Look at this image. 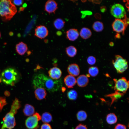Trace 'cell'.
I'll use <instances>...</instances> for the list:
<instances>
[{
    "instance_id": "obj_5",
    "label": "cell",
    "mask_w": 129,
    "mask_h": 129,
    "mask_svg": "<svg viewBox=\"0 0 129 129\" xmlns=\"http://www.w3.org/2000/svg\"><path fill=\"white\" fill-rule=\"evenodd\" d=\"M16 113L11 110L3 119V124L1 129H12L16 125L14 115Z\"/></svg>"
},
{
    "instance_id": "obj_20",
    "label": "cell",
    "mask_w": 129,
    "mask_h": 129,
    "mask_svg": "<svg viewBox=\"0 0 129 129\" xmlns=\"http://www.w3.org/2000/svg\"><path fill=\"white\" fill-rule=\"evenodd\" d=\"M80 34L82 38L86 39L90 37L92 33L89 29L86 27H83L81 29Z\"/></svg>"
},
{
    "instance_id": "obj_35",
    "label": "cell",
    "mask_w": 129,
    "mask_h": 129,
    "mask_svg": "<svg viewBox=\"0 0 129 129\" xmlns=\"http://www.w3.org/2000/svg\"><path fill=\"white\" fill-rule=\"evenodd\" d=\"M81 12L85 16L86 15H90L92 14V13L91 12L88 11H82Z\"/></svg>"
},
{
    "instance_id": "obj_6",
    "label": "cell",
    "mask_w": 129,
    "mask_h": 129,
    "mask_svg": "<svg viewBox=\"0 0 129 129\" xmlns=\"http://www.w3.org/2000/svg\"><path fill=\"white\" fill-rule=\"evenodd\" d=\"M123 20L116 19L112 24V27L114 31L117 32H122L123 34L129 23V19L126 15Z\"/></svg>"
},
{
    "instance_id": "obj_33",
    "label": "cell",
    "mask_w": 129,
    "mask_h": 129,
    "mask_svg": "<svg viewBox=\"0 0 129 129\" xmlns=\"http://www.w3.org/2000/svg\"><path fill=\"white\" fill-rule=\"evenodd\" d=\"M75 129H87V128L86 125L80 124L76 127Z\"/></svg>"
},
{
    "instance_id": "obj_31",
    "label": "cell",
    "mask_w": 129,
    "mask_h": 129,
    "mask_svg": "<svg viewBox=\"0 0 129 129\" xmlns=\"http://www.w3.org/2000/svg\"><path fill=\"white\" fill-rule=\"evenodd\" d=\"M40 129H52L50 125L48 123H44L41 126Z\"/></svg>"
},
{
    "instance_id": "obj_41",
    "label": "cell",
    "mask_w": 129,
    "mask_h": 129,
    "mask_svg": "<svg viewBox=\"0 0 129 129\" xmlns=\"http://www.w3.org/2000/svg\"><path fill=\"white\" fill-rule=\"evenodd\" d=\"M24 10V8L23 7H22L20 8V11H22Z\"/></svg>"
},
{
    "instance_id": "obj_7",
    "label": "cell",
    "mask_w": 129,
    "mask_h": 129,
    "mask_svg": "<svg viewBox=\"0 0 129 129\" xmlns=\"http://www.w3.org/2000/svg\"><path fill=\"white\" fill-rule=\"evenodd\" d=\"M115 83L114 89L116 91L125 93L129 88V81L125 77H123L117 80L114 79Z\"/></svg>"
},
{
    "instance_id": "obj_23",
    "label": "cell",
    "mask_w": 129,
    "mask_h": 129,
    "mask_svg": "<svg viewBox=\"0 0 129 129\" xmlns=\"http://www.w3.org/2000/svg\"><path fill=\"white\" fill-rule=\"evenodd\" d=\"M41 117L42 122L44 123L50 122L52 120V117L51 114L48 112L43 113Z\"/></svg>"
},
{
    "instance_id": "obj_17",
    "label": "cell",
    "mask_w": 129,
    "mask_h": 129,
    "mask_svg": "<svg viewBox=\"0 0 129 129\" xmlns=\"http://www.w3.org/2000/svg\"><path fill=\"white\" fill-rule=\"evenodd\" d=\"M77 85L81 87H84L87 85L89 82V79L86 75H82L79 76L76 80Z\"/></svg>"
},
{
    "instance_id": "obj_22",
    "label": "cell",
    "mask_w": 129,
    "mask_h": 129,
    "mask_svg": "<svg viewBox=\"0 0 129 129\" xmlns=\"http://www.w3.org/2000/svg\"><path fill=\"white\" fill-rule=\"evenodd\" d=\"M66 52L67 55L69 57H73L75 55L77 50L74 46H70L66 48Z\"/></svg>"
},
{
    "instance_id": "obj_25",
    "label": "cell",
    "mask_w": 129,
    "mask_h": 129,
    "mask_svg": "<svg viewBox=\"0 0 129 129\" xmlns=\"http://www.w3.org/2000/svg\"><path fill=\"white\" fill-rule=\"evenodd\" d=\"M92 27L94 31L97 32H100L103 30L104 28L103 25L100 22L96 21L93 23Z\"/></svg>"
},
{
    "instance_id": "obj_39",
    "label": "cell",
    "mask_w": 129,
    "mask_h": 129,
    "mask_svg": "<svg viewBox=\"0 0 129 129\" xmlns=\"http://www.w3.org/2000/svg\"><path fill=\"white\" fill-rule=\"evenodd\" d=\"M27 4H24L23 5V6L24 8L25 7H26L27 6Z\"/></svg>"
},
{
    "instance_id": "obj_14",
    "label": "cell",
    "mask_w": 129,
    "mask_h": 129,
    "mask_svg": "<svg viewBox=\"0 0 129 129\" xmlns=\"http://www.w3.org/2000/svg\"><path fill=\"white\" fill-rule=\"evenodd\" d=\"M64 81L65 85L69 88L73 87L76 83L75 77L70 75L66 76L64 78Z\"/></svg>"
},
{
    "instance_id": "obj_24",
    "label": "cell",
    "mask_w": 129,
    "mask_h": 129,
    "mask_svg": "<svg viewBox=\"0 0 129 129\" xmlns=\"http://www.w3.org/2000/svg\"><path fill=\"white\" fill-rule=\"evenodd\" d=\"M65 22L62 19L58 18L55 20L54 25L55 27L58 30H60L64 26Z\"/></svg>"
},
{
    "instance_id": "obj_21",
    "label": "cell",
    "mask_w": 129,
    "mask_h": 129,
    "mask_svg": "<svg viewBox=\"0 0 129 129\" xmlns=\"http://www.w3.org/2000/svg\"><path fill=\"white\" fill-rule=\"evenodd\" d=\"M106 120L107 123L109 124H112L116 123L117 121V118L115 114L113 113H110L107 116Z\"/></svg>"
},
{
    "instance_id": "obj_26",
    "label": "cell",
    "mask_w": 129,
    "mask_h": 129,
    "mask_svg": "<svg viewBox=\"0 0 129 129\" xmlns=\"http://www.w3.org/2000/svg\"><path fill=\"white\" fill-rule=\"evenodd\" d=\"M76 117L78 120L83 121L85 120L86 119L87 115L85 111L81 110L77 112L76 114Z\"/></svg>"
},
{
    "instance_id": "obj_29",
    "label": "cell",
    "mask_w": 129,
    "mask_h": 129,
    "mask_svg": "<svg viewBox=\"0 0 129 129\" xmlns=\"http://www.w3.org/2000/svg\"><path fill=\"white\" fill-rule=\"evenodd\" d=\"M7 104L5 97H0V110L1 111L3 107Z\"/></svg>"
},
{
    "instance_id": "obj_18",
    "label": "cell",
    "mask_w": 129,
    "mask_h": 129,
    "mask_svg": "<svg viewBox=\"0 0 129 129\" xmlns=\"http://www.w3.org/2000/svg\"><path fill=\"white\" fill-rule=\"evenodd\" d=\"M28 50L27 45L22 42L19 43L16 46V50L17 52L20 55H24Z\"/></svg>"
},
{
    "instance_id": "obj_38",
    "label": "cell",
    "mask_w": 129,
    "mask_h": 129,
    "mask_svg": "<svg viewBox=\"0 0 129 129\" xmlns=\"http://www.w3.org/2000/svg\"><path fill=\"white\" fill-rule=\"evenodd\" d=\"M62 88L63 89H62V92H64L65 91V89H64L65 88L64 87H63Z\"/></svg>"
},
{
    "instance_id": "obj_36",
    "label": "cell",
    "mask_w": 129,
    "mask_h": 129,
    "mask_svg": "<svg viewBox=\"0 0 129 129\" xmlns=\"http://www.w3.org/2000/svg\"><path fill=\"white\" fill-rule=\"evenodd\" d=\"M106 10V8L104 6H102L101 7V11L102 12H104Z\"/></svg>"
},
{
    "instance_id": "obj_34",
    "label": "cell",
    "mask_w": 129,
    "mask_h": 129,
    "mask_svg": "<svg viewBox=\"0 0 129 129\" xmlns=\"http://www.w3.org/2000/svg\"><path fill=\"white\" fill-rule=\"evenodd\" d=\"M12 1L14 4L17 6L21 5L23 2L22 0H13Z\"/></svg>"
},
{
    "instance_id": "obj_1",
    "label": "cell",
    "mask_w": 129,
    "mask_h": 129,
    "mask_svg": "<svg viewBox=\"0 0 129 129\" xmlns=\"http://www.w3.org/2000/svg\"><path fill=\"white\" fill-rule=\"evenodd\" d=\"M33 83L35 87L42 88L50 92L58 90L62 85L61 80H54L42 74L35 76Z\"/></svg>"
},
{
    "instance_id": "obj_15",
    "label": "cell",
    "mask_w": 129,
    "mask_h": 129,
    "mask_svg": "<svg viewBox=\"0 0 129 129\" xmlns=\"http://www.w3.org/2000/svg\"><path fill=\"white\" fill-rule=\"evenodd\" d=\"M66 35L69 40L73 41L78 38L79 34L77 29L72 28L69 29L66 32Z\"/></svg>"
},
{
    "instance_id": "obj_12",
    "label": "cell",
    "mask_w": 129,
    "mask_h": 129,
    "mask_svg": "<svg viewBox=\"0 0 129 129\" xmlns=\"http://www.w3.org/2000/svg\"><path fill=\"white\" fill-rule=\"evenodd\" d=\"M49 77L54 80H58L61 77L62 72L61 70L57 67H53L50 69L48 71Z\"/></svg>"
},
{
    "instance_id": "obj_10",
    "label": "cell",
    "mask_w": 129,
    "mask_h": 129,
    "mask_svg": "<svg viewBox=\"0 0 129 129\" xmlns=\"http://www.w3.org/2000/svg\"><path fill=\"white\" fill-rule=\"evenodd\" d=\"M48 33V30L46 27L40 25L37 26L36 28L34 35L38 38L42 39L46 37Z\"/></svg>"
},
{
    "instance_id": "obj_4",
    "label": "cell",
    "mask_w": 129,
    "mask_h": 129,
    "mask_svg": "<svg viewBox=\"0 0 129 129\" xmlns=\"http://www.w3.org/2000/svg\"><path fill=\"white\" fill-rule=\"evenodd\" d=\"M114 66L118 73H121L124 72L128 67V62L126 60L119 55H116L113 61Z\"/></svg>"
},
{
    "instance_id": "obj_16",
    "label": "cell",
    "mask_w": 129,
    "mask_h": 129,
    "mask_svg": "<svg viewBox=\"0 0 129 129\" xmlns=\"http://www.w3.org/2000/svg\"><path fill=\"white\" fill-rule=\"evenodd\" d=\"M34 94L37 100H41L45 98L47 93L44 89L41 87H38L35 90Z\"/></svg>"
},
{
    "instance_id": "obj_42",
    "label": "cell",
    "mask_w": 129,
    "mask_h": 129,
    "mask_svg": "<svg viewBox=\"0 0 129 129\" xmlns=\"http://www.w3.org/2000/svg\"><path fill=\"white\" fill-rule=\"evenodd\" d=\"M1 37V34H0V38Z\"/></svg>"
},
{
    "instance_id": "obj_2",
    "label": "cell",
    "mask_w": 129,
    "mask_h": 129,
    "mask_svg": "<svg viewBox=\"0 0 129 129\" xmlns=\"http://www.w3.org/2000/svg\"><path fill=\"white\" fill-rule=\"evenodd\" d=\"M17 11L16 6L10 0L0 1V15L5 20H9Z\"/></svg>"
},
{
    "instance_id": "obj_8",
    "label": "cell",
    "mask_w": 129,
    "mask_h": 129,
    "mask_svg": "<svg viewBox=\"0 0 129 129\" xmlns=\"http://www.w3.org/2000/svg\"><path fill=\"white\" fill-rule=\"evenodd\" d=\"M41 119V117L38 113H35L26 120L25 124L26 127L29 129H37L38 121Z\"/></svg>"
},
{
    "instance_id": "obj_40",
    "label": "cell",
    "mask_w": 129,
    "mask_h": 129,
    "mask_svg": "<svg viewBox=\"0 0 129 129\" xmlns=\"http://www.w3.org/2000/svg\"><path fill=\"white\" fill-rule=\"evenodd\" d=\"M120 35L119 34L117 35H116V37H117V38H119L120 37Z\"/></svg>"
},
{
    "instance_id": "obj_3",
    "label": "cell",
    "mask_w": 129,
    "mask_h": 129,
    "mask_svg": "<svg viewBox=\"0 0 129 129\" xmlns=\"http://www.w3.org/2000/svg\"><path fill=\"white\" fill-rule=\"evenodd\" d=\"M17 73L14 69L9 68L5 70L1 73V81L6 85H13L17 79Z\"/></svg>"
},
{
    "instance_id": "obj_27",
    "label": "cell",
    "mask_w": 129,
    "mask_h": 129,
    "mask_svg": "<svg viewBox=\"0 0 129 129\" xmlns=\"http://www.w3.org/2000/svg\"><path fill=\"white\" fill-rule=\"evenodd\" d=\"M67 96L70 99L74 100L76 99L78 96L76 91L74 90H70L67 93Z\"/></svg>"
},
{
    "instance_id": "obj_19",
    "label": "cell",
    "mask_w": 129,
    "mask_h": 129,
    "mask_svg": "<svg viewBox=\"0 0 129 129\" xmlns=\"http://www.w3.org/2000/svg\"><path fill=\"white\" fill-rule=\"evenodd\" d=\"M35 108L32 105L28 104H26L23 110L24 115L27 116H32L35 113Z\"/></svg>"
},
{
    "instance_id": "obj_9",
    "label": "cell",
    "mask_w": 129,
    "mask_h": 129,
    "mask_svg": "<svg viewBox=\"0 0 129 129\" xmlns=\"http://www.w3.org/2000/svg\"><path fill=\"white\" fill-rule=\"evenodd\" d=\"M110 11L112 15L117 19L122 18L126 15L124 7L122 5L118 3L113 5L111 8Z\"/></svg>"
},
{
    "instance_id": "obj_37",
    "label": "cell",
    "mask_w": 129,
    "mask_h": 129,
    "mask_svg": "<svg viewBox=\"0 0 129 129\" xmlns=\"http://www.w3.org/2000/svg\"><path fill=\"white\" fill-rule=\"evenodd\" d=\"M114 44L112 42H111L110 43L109 45L111 46H112Z\"/></svg>"
},
{
    "instance_id": "obj_28",
    "label": "cell",
    "mask_w": 129,
    "mask_h": 129,
    "mask_svg": "<svg viewBox=\"0 0 129 129\" xmlns=\"http://www.w3.org/2000/svg\"><path fill=\"white\" fill-rule=\"evenodd\" d=\"M88 72L89 75L92 77H95L96 76L98 73V69L97 67H91L89 68Z\"/></svg>"
},
{
    "instance_id": "obj_30",
    "label": "cell",
    "mask_w": 129,
    "mask_h": 129,
    "mask_svg": "<svg viewBox=\"0 0 129 129\" xmlns=\"http://www.w3.org/2000/svg\"><path fill=\"white\" fill-rule=\"evenodd\" d=\"M87 61L89 64L92 65L95 63L96 61V59L93 56H90L88 57Z\"/></svg>"
},
{
    "instance_id": "obj_32",
    "label": "cell",
    "mask_w": 129,
    "mask_h": 129,
    "mask_svg": "<svg viewBox=\"0 0 129 129\" xmlns=\"http://www.w3.org/2000/svg\"><path fill=\"white\" fill-rule=\"evenodd\" d=\"M114 129H126V127L124 125L119 124L115 126Z\"/></svg>"
},
{
    "instance_id": "obj_13",
    "label": "cell",
    "mask_w": 129,
    "mask_h": 129,
    "mask_svg": "<svg viewBox=\"0 0 129 129\" xmlns=\"http://www.w3.org/2000/svg\"><path fill=\"white\" fill-rule=\"evenodd\" d=\"M67 71L70 75L73 76H77L79 74L80 70L78 65L76 64H72L68 66Z\"/></svg>"
},
{
    "instance_id": "obj_11",
    "label": "cell",
    "mask_w": 129,
    "mask_h": 129,
    "mask_svg": "<svg viewBox=\"0 0 129 129\" xmlns=\"http://www.w3.org/2000/svg\"><path fill=\"white\" fill-rule=\"evenodd\" d=\"M44 8L45 11L49 14L55 13L58 8L57 3L54 0H48L45 3Z\"/></svg>"
}]
</instances>
